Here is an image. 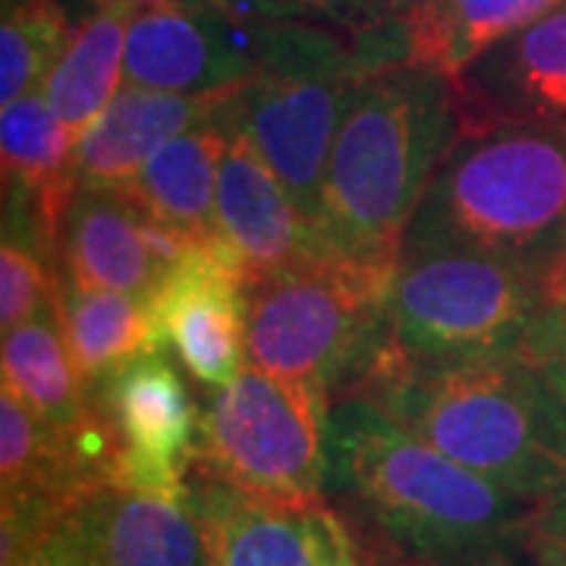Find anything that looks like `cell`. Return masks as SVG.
Here are the masks:
<instances>
[{"label":"cell","mask_w":566,"mask_h":566,"mask_svg":"<svg viewBox=\"0 0 566 566\" xmlns=\"http://www.w3.org/2000/svg\"><path fill=\"white\" fill-rule=\"evenodd\" d=\"M344 394L528 506L566 479V400L520 353L419 359L385 340Z\"/></svg>","instance_id":"obj_1"},{"label":"cell","mask_w":566,"mask_h":566,"mask_svg":"<svg viewBox=\"0 0 566 566\" xmlns=\"http://www.w3.org/2000/svg\"><path fill=\"white\" fill-rule=\"evenodd\" d=\"M460 139L453 76L422 63L365 73L324 170L315 245L353 262H400L406 227Z\"/></svg>","instance_id":"obj_2"},{"label":"cell","mask_w":566,"mask_h":566,"mask_svg":"<svg viewBox=\"0 0 566 566\" xmlns=\"http://www.w3.org/2000/svg\"><path fill=\"white\" fill-rule=\"evenodd\" d=\"M324 491L346 506L349 526L422 557L520 542L535 510L359 394L331 400Z\"/></svg>","instance_id":"obj_3"},{"label":"cell","mask_w":566,"mask_h":566,"mask_svg":"<svg viewBox=\"0 0 566 566\" xmlns=\"http://www.w3.org/2000/svg\"><path fill=\"white\" fill-rule=\"evenodd\" d=\"M482 252L551 274L566 249V123H510L453 145L400 252Z\"/></svg>","instance_id":"obj_4"},{"label":"cell","mask_w":566,"mask_h":566,"mask_svg":"<svg viewBox=\"0 0 566 566\" xmlns=\"http://www.w3.org/2000/svg\"><path fill=\"white\" fill-rule=\"evenodd\" d=\"M394 271L315 249L245 281L249 363L334 400L385 344Z\"/></svg>","instance_id":"obj_5"},{"label":"cell","mask_w":566,"mask_h":566,"mask_svg":"<svg viewBox=\"0 0 566 566\" xmlns=\"http://www.w3.org/2000/svg\"><path fill=\"white\" fill-rule=\"evenodd\" d=\"M371 73L359 44L318 20H277L262 63L240 88V117L308 227L356 82Z\"/></svg>","instance_id":"obj_6"},{"label":"cell","mask_w":566,"mask_h":566,"mask_svg":"<svg viewBox=\"0 0 566 566\" xmlns=\"http://www.w3.org/2000/svg\"><path fill=\"white\" fill-rule=\"evenodd\" d=\"M331 397L245 363L211 387L199 412L189 472L283 504L327 501Z\"/></svg>","instance_id":"obj_7"},{"label":"cell","mask_w":566,"mask_h":566,"mask_svg":"<svg viewBox=\"0 0 566 566\" xmlns=\"http://www.w3.org/2000/svg\"><path fill=\"white\" fill-rule=\"evenodd\" d=\"M551 300L547 271L482 252H400L387 344L419 359L516 353Z\"/></svg>","instance_id":"obj_8"},{"label":"cell","mask_w":566,"mask_h":566,"mask_svg":"<svg viewBox=\"0 0 566 566\" xmlns=\"http://www.w3.org/2000/svg\"><path fill=\"white\" fill-rule=\"evenodd\" d=\"M277 20L255 0L142 10L126 29L123 85L182 95L240 88L259 70Z\"/></svg>","instance_id":"obj_9"},{"label":"cell","mask_w":566,"mask_h":566,"mask_svg":"<svg viewBox=\"0 0 566 566\" xmlns=\"http://www.w3.org/2000/svg\"><path fill=\"white\" fill-rule=\"evenodd\" d=\"M186 497L199 516L211 566H359L340 510L283 504L189 472Z\"/></svg>","instance_id":"obj_10"},{"label":"cell","mask_w":566,"mask_h":566,"mask_svg":"<svg viewBox=\"0 0 566 566\" xmlns=\"http://www.w3.org/2000/svg\"><path fill=\"white\" fill-rule=\"evenodd\" d=\"M70 566H211L186 494L102 482L51 520Z\"/></svg>","instance_id":"obj_11"},{"label":"cell","mask_w":566,"mask_h":566,"mask_svg":"<svg viewBox=\"0 0 566 566\" xmlns=\"http://www.w3.org/2000/svg\"><path fill=\"white\" fill-rule=\"evenodd\" d=\"M158 344L205 390L227 385L249 363L245 271L218 243L192 245L151 293Z\"/></svg>","instance_id":"obj_12"},{"label":"cell","mask_w":566,"mask_h":566,"mask_svg":"<svg viewBox=\"0 0 566 566\" xmlns=\"http://www.w3.org/2000/svg\"><path fill=\"white\" fill-rule=\"evenodd\" d=\"M95 400L120 438L117 482L161 494H186L202 409L161 349L114 371L95 390Z\"/></svg>","instance_id":"obj_13"},{"label":"cell","mask_w":566,"mask_h":566,"mask_svg":"<svg viewBox=\"0 0 566 566\" xmlns=\"http://www.w3.org/2000/svg\"><path fill=\"white\" fill-rule=\"evenodd\" d=\"M192 245L126 192L76 189L61 227L63 277L82 290L151 296Z\"/></svg>","instance_id":"obj_14"},{"label":"cell","mask_w":566,"mask_h":566,"mask_svg":"<svg viewBox=\"0 0 566 566\" xmlns=\"http://www.w3.org/2000/svg\"><path fill=\"white\" fill-rule=\"evenodd\" d=\"M463 136L510 123H566V3L453 76Z\"/></svg>","instance_id":"obj_15"},{"label":"cell","mask_w":566,"mask_h":566,"mask_svg":"<svg viewBox=\"0 0 566 566\" xmlns=\"http://www.w3.org/2000/svg\"><path fill=\"white\" fill-rule=\"evenodd\" d=\"M214 218L221 243L243 264L245 281L281 271L318 249L300 205L243 126L240 102L221 158Z\"/></svg>","instance_id":"obj_16"},{"label":"cell","mask_w":566,"mask_h":566,"mask_svg":"<svg viewBox=\"0 0 566 566\" xmlns=\"http://www.w3.org/2000/svg\"><path fill=\"white\" fill-rule=\"evenodd\" d=\"M230 92L237 88L182 95L123 85L114 102L104 107L102 117L76 142V189L123 192L164 142L214 114Z\"/></svg>","instance_id":"obj_17"},{"label":"cell","mask_w":566,"mask_h":566,"mask_svg":"<svg viewBox=\"0 0 566 566\" xmlns=\"http://www.w3.org/2000/svg\"><path fill=\"white\" fill-rule=\"evenodd\" d=\"M240 88L230 92L214 114L180 136L164 142L161 148L142 164L133 182L123 189L133 202L145 208L155 221L167 223L192 243H218V174L230 126L237 117Z\"/></svg>","instance_id":"obj_18"},{"label":"cell","mask_w":566,"mask_h":566,"mask_svg":"<svg viewBox=\"0 0 566 566\" xmlns=\"http://www.w3.org/2000/svg\"><path fill=\"white\" fill-rule=\"evenodd\" d=\"M0 155L3 202L22 205L61 245L63 214L76 192V136L54 114L44 92L3 104Z\"/></svg>","instance_id":"obj_19"},{"label":"cell","mask_w":566,"mask_h":566,"mask_svg":"<svg viewBox=\"0 0 566 566\" xmlns=\"http://www.w3.org/2000/svg\"><path fill=\"white\" fill-rule=\"evenodd\" d=\"M57 308L73 363L92 394L114 371H120L123 365L161 349L151 296L117 290H82L63 277Z\"/></svg>","instance_id":"obj_20"},{"label":"cell","mask_w":566,"mask_h":566,"mask_svg":"<svg viewBox=\"0 0 566 566\" xmlns=\"http://www.w3.org/2000/svg\"><path fill=\"white\" fill-rule=\"evenodd\" d=\"M129 20L133 10L123 3L114 0L92 3V13L76 25L63 57L41 88L76 142L123 88Z\"/></svg>","instance_id":"obj_21"},{"label":"cell","mask_w":566,"mask_h":566,"mask_svg":"<svg viewBox=\"0 0 566 566\" xmlns=\"http://www.w3.org/2000/svg\"><path fill=\"white\" fill-rule=\"evenodd\" d=\"M57 303L3 334V385L44 422L76 431L95 416V394L73 363Z\"/></svg>","instance_id":"obj_22"},{"label":"cell","mask_w":566,"mask_h":566,"mask_svg":"<svg viewBox=\"0 0 566 566\" xmlns=\"http://www.w3.org/2000/svg\"><path fill=\"white\" fill-rule=\"evenodd\" d=\"M560 3L566 0H428L406 22V61L457 76L488 48Z\"/></svg>","instance_id":"obj_23"},{"label":"cell","mask_w":566,"mask_h":566,"mask_svg":"<svg viewBox=\"0 0 566 566\" xmlns=\"http://www.w3.org/2000/svg\"><path fill=\"white\" fill-rule=\"evenodd\" d=\"M61 245L22 205L3 202L0 240V327L3 334L32 322L61 300Z\"/></svg>","instance_id":"obj_24"},{"label":"cell","mask_w":566,"mask_h":566,"mask_svg":"<svg viewBox=\"0 0 566 566\" xmlns=\"http://www.w3.org/2000/svg\"><path fill=\"white\" fill-rule=\"evenodd\" d=\"M76 25L63 0H3L0 17V102L41 92Z\"/></svg>","instance_id":"obj_25"},{"label":"cell","mask_w":566,"mask_h":566,"mask_svg":"<svg viewBox=\"0 0 566 566\" xmlns=\"http://www.w3.org/2000/svg\"><path fill=\"white\" fill-rule=\"evenodd\" d=\"M428 0H331L327 25L359 44L375 70L406 61V22Z\"/></svg>","instance_id":"obj_26"},{"label":"cell","mask_w":566,"mask_h":566,"mask_svg":"<svg viewBox=\"0 0 566 566\" xmlns=\"http://www.w3.org/2000/svg\"><path fill=\"white\" fill-rule=\"evenodd\" d=\"M566 400V296H551L516 349Z\"/></svg>","instance_id":"obj_27"},{"label":"cell","mask_w":566,"mask_h":566,"mask_svg":"<svg viewBox=\"0 0 566 566\" xmlns=\"http://www.w3.org/2000/svg\"><path fill=\"white\" fill-rule=\"evenodd\" d=\"M359 551V566H510L504 547L494 551H475V554H457V557H422L409 554L403 547L390 545L378 535H368L359 528H349Z\"/></svg>","instance_id":"obj_28"},{"label":"cell","mask_w":566,"mask_h":566,"mask_svg":"<svg viewBox=\"0 0 566 566\" xmlns=\"http://www.w3.org/2000/svg\"><path fill=\"white\" fill-rule=\"evenodd\" d=\"M520 542L535 560H566V479L532 510Z\"/></svg>","instance_id":"obj_29"},{"label":"cell","mask_w":566,"mask_h":566,"mask_svg":"<svg viewBox=\"0 0 566 566\" xmlns=\"http://www.w3.org/2000/svg\"><path fill=\"white\" fill-rule=\"evenodd\" d=\"M281 20H327L331 0H262Z\"/></svg>","instance_id":"obj_30"},{"label":"cell","mask_w":566,"mask_h":566,"mask_svg":"<svg viewBox=\"0 0 566 566\" xmlns=\"http://www.w3.org/2000/svg\"><path fill=\"white\" fill-rule=\"evenodd\" d=\"M88 3H98V0H88ZM133 10V17L142 10H155V7H192V3H211V0H114Z\"/></svg>","instance_id":"obj_31"},{"label":"cell","mask_w":566,"mask_h":566,"mask_svg":"<svg viewBox=\"0 0 566 566\" xmlns=\"http://www.w3.org/2000/svg\"><path fill=\"white\" fill-rule=\"evenodd\" d=\"M547 286H551V296H566V249L564 255L554 262L551 274H547Z\"/></svg>","instance_id":"obj_32"},{"label":"cell","mask_w":566,"mask_h":566,"mask_svg":"<svg viewBox=\"0 0 566 566\" xmlns=\"http://www.w3.org/2000/svg\"><path fill=\"white\" fill-rule=\"evenodd\" d=\"M538 566H566V560H535Z\"/></svg>","instance_id":"obj_33"}]
</instances>
